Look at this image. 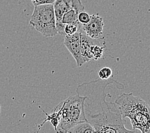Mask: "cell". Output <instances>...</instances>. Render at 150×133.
<instances>
[{"label":"cell","instance_id":"6da1fadb","mask_svg":"<svg viewBox=\"0 0 150 133\" xmlns=\"http://www.w3.org/2000/svg\"><path fill=\"white\" fill-rule=\"evenodd\" d=\"M117 83L112 79L97 80L78 86L77 95L86 97L84 113L87 121L91 124L120 112L115 102L106 101L105 90L108 85Z\"/></svg>","mask_w":150,"mask_h":133},{"label":"cell","instance_id":"7a4b0ae2","mask_svg":"<svg viewBox=\"0 0 150 133\" xmlns=\"http://www.w3.org/2000/svg\"><path fill=\"white\" fill-rule=\"evenodd\" d=\"M122 118L130 120L132 127L142 133L150 132V106L133 93H123L115 99Z\"/></svg>","mask_w":150,"mask_h":133},{"label":"cell","instance_id":"3957f363","mask_svg":"<svg viewBox=\"0 0 150 133\" xmlns=\"http://www.w3.org/2000/svg\"><path fill=\"white\" fill-rule=\"evenodd\" d=\"M85 99V97L76 95L60 102V122L56 131L57 132H67L75 125L87 122L84 113Z\"/></svg>","mask_w":150,"mask_h":133},{"label":"cell","instance_id":"277c9868","mask_svg":"<svg viewBox=\"0 0 150 133\" xmlns=\"http://www.w3.org/2000/svg\"><path fill=\"white\" fill-rule=\"evenodd\" d=\"M30 25L46 37H53L57 34L56 20L53 4L34 6Z\"/></svg>","mask_w":150,"mask_h":133},{"label":"cell","instance_id":"5b68a950","mask_svg":"<svg viewBox=\"0 0 150 133\" xmlns=\"http://www.w3.org/2000/svg\"><path fill=\"white\" fill-rule=\"evenodd\" d=\"M53 5L55 16L57 33H59L61 35H66L64 32L66 25L62 23L64 14L69 10L73 8L85 9L84 6L80 0H55L53 3Z\"/></svg>","mask_w":150,"mask_h":133},{"label":"cell","instance_id":"8992f818","mask_svg":"<svg viewBox=\"0 0 150 133\" xmlns=\"http://www.w3.org/2000/svg\"><path fill=\"white\" fill-rule=\"evenodd\" d=\"M104 23L103 18L99 14H93L91 15L89 22L85 25H81L80 30L93 39H103V30Z\"/></svg>","mask_w":150,"mask_h":133},{"label":"cell","instance_id":"52a82bcc","mask_svg":"<svg viewBox=\"0 0 150 133\" xmlns=\"http://www.w3.org/2000/svg\"><path fill=\"white\" fill-rule=\"evenodd\" d=\"M64 44L74 58L77 67H81L85 61L81 56L80 44V32L72 35H65Z\"/></svg>","mask_w":150,"mask_h":133},{"label":"cell","instance_id":"ba28073f","mask_svg":"<svg viewBox=\"0 0 150 133\" xmlns=\"http://www.w3.org/2000/svg\"><path fill=\"white\" fill-rule=\"evenodd\" d=\"M86 35L82 31L80 30V51L81 56L85 63L88 62L93 59V55L91 52L92 46L94 44V40Z\"/></svg>","mask_w":150,"mask_h":133},{"label":"cell","instance_id":"9c48e42d","mask_svg":"<svg viewBox=\"0 0 150 133\" xmlns=\"http://www.w3.org/2000/svg\"><path fill=\"white\" fill-rule=\"evenodd\" d=\"M42 111L44 113V114L46 115V118L44 119L42 124L39 126V130H40L42 126L44 124V123L47 121H48L53 126L54 130L57 131V127H58V125H59V122H60V104H59L57 106L56 108L54 109L53 111L51 114H47V113H46L44 110H42Z\"/></svg>","mask_w":150,"mask_h":133},{"label":"cell","instance_id":"30bf717a","mask_svg":"<svg viewBox=\"0 0 150 133\" xmlns=\"http://www.w3.org/2000/svg\"><path fill=\"white\" fill-rule=\"evenodd\" d=\"M85 9L78 8H73L68 10L66 13H64L62 19V23L64 25H67V24H73V23H79L78 21V17L79 13L84 11Z\"/></svg>","mask_w":150,"mask_h":133},{"label":"cell","instance_id":"8fae6325","mask_svg":"<svg viewBox=\"0 0 150 133\" xmlns=\"http://www.w3.org/2000/svg\"><path fill=\"white\" fill-rule=\"evenodd\" d=\"M67 132L71 133H93L95 132L93 128L88 122H81L75 125Z\"/></svg>","mask_w":150,"mask_h":133},{"label":"cell","instance_id":"7c38bea8","mask_svg":"<svg viewBox=\"0 0 150 133\" xmlns=\"http://www.w3.org/2000/svg\"><path fill=\"white\" fill-rule=\"evenodd\" d=\"M81 26V24L79 23H73L67 24L65 25L64 32L66 35H72L78 32H80Z\"/></svg>","mask_w":150,"mask_h":133},{"label":"cell","instance_id":"4fadbf2b","mask_svg":"<svg viewBox=\"0 0 150 133\" xmlns=\"http://www.w3.org/2000/svg\"><path fill=\"white\" fill-rule=\"evenodd\" d=\"M104 48L105 46H100L99 45H96V44H93L91 47V52L92 55H93V59L95 60H97L98 59L101 58L103 55L104 52Z\"/></svg>","mask_w":150,"mask_h":133},{"label":"cell","instance_id":"5bb4252c","mask_svg":"<svg viewBox=\"0 0 150 133\" xmlns=\"http://www.w3.org/2000/svg\"><path fill=\"white\" fill-rule=\"evenodd\" d=\"M113 71L111 68L108 67H104L98 71L99 78L103 80H107L112 76Z\"/></svg>","mask_w":150,"mask_h":133},{"label":"cell","instance_id":"9a60e30c","mask_svg":"<svg viewBox=\"0 0 150 133\" xmlns=\"http://www.w3.org/2000/svg\"><path fill=\"white\" fill-rule=\"evenodd\" d=\"M91 19V15L86 12L85 11H82L79 13L78 17V21H79L81 25H85L89 22Z\"/></svg>","mask_w":150,"mask_h":133},{"label":"cell","instance_id":"2e32d148","mask_svg":"<svg viewBox=\"0 0 150 133\" xmlns=\"http://www.w3.org/2000/svg\"><path fill=\"white\" fill-rule=\"evenodd\" d=\"M55 0H35L33 3L34 6L43 4H53Z\"/></svg>","mask_w":150,"mask_h":133},{"label":"cell","instance_id":"e0dca14e","mask_svg":"<svg viewBox=\"0 0 150 133\" xmlns=\"http://www.w3.org/2000/svg\"><path fill=\"white\" fill-rule=\"evenodd\" d=\"M1 106L0 104V115H1Z\"/></svg>","mask_w":150,"mask_h":133},{"label":"cell","instance_id":"ac0fdd59","mask_svg":"<svg viewBox=\"0 0 150 133\" xmlns=\"http://www.w3.org/2000/svg\"><path fill=\"white\" fill-rule=\"evenodd\" d=\"M34 1H35V0H32V2H33Z\"/></svg>","mask_w":150,"mask_h":133}]
</instances>
